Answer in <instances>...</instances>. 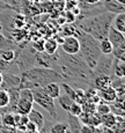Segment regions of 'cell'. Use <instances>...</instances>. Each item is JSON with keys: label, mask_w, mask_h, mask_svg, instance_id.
<instances>
[{"label": "cell", "mask_w": 125, "mask_h": 133, "mask_svg": "<svg viewBox=\"0 0 125 133\" xmlns=\"http://www.w3.org/2000/svg\"><path fill=\"white\" fill-rule=\"evenodd\" d=\"M43 45H44V39H38L32 42V44L30 45L32 49H34L36 52H42L43 51Z\"/></svg>", "instance_id": "obj_32"}, {"label": "cell", "mask_w": 125, "mask_h": 133, "mask_svg": "<svg viewBox=\"0 0 125 133\" xmlns=\"http://www.w3.org/2000/svg\"><path fill=\"white\" fill-rule=\"evenodd\" d=\"M8 102H9L8 90L0 88V109L6 108L8 105Z\"/></svg>", "instance_id": "obj_30"}, {"label": "cell", "mask_w": 125, "mask_h": 133, "mask_svg": "<svg viewBox=\"0 0 125 133\" xmlns=\"http://www.w3.org/2000/svg\"><path fill=\"white\" fill-rule=\"evenodd\" d=\"M62 50L63 52L67 55H76L80 52V42L79 38L74 35L65 36L62 42Z\"/></svg>", "instance_id": "obj_7"}, {"label": "cell", "mask_w": 125, "mask_h": 133, "mask_svg": "<svg viewBox=\"0 0 125 133\" xmlns=\"http://www.w3.org/2000/svg\"><path fill=\"white\" fill-rule=\"evenodd\" d=\"M43 89H44L45 93H47L50 97H52L53 99L57 98V97L62 94V87L58 85L57 82L48 83V85H45L44 87H43Z\"/></svg>", "instance_id": "obj_17"}, {"label": "cell", "mask_w": 125, "mask_h": 133, "mask_svg": "<svg viewBox=\"0 0 125 133\" xmlns=\"http://www.w3.org/2000/svg\"><path fill=\"white\" fill-rule=\"evenodd\" d=\"M1 83H2V73L0 72V87H1Z\"/></svg>", "instance_id": "obj_39"}, {"label": "cell", "mask_w": 125, "mask_h": 133, "mask_svg": "<svg viewBox=\"0 0 125 133\" xmlns=\"http://www.w3.org/2000/svg\"><path fill=\"white\" fill-rule=\"evenodd\" d=\"M19 50L15 49H0V59L7 61V63H13L17 56Z\"/></svg>", "instance_id": "obj_18"}, {"label": "cell", "mask_w": 125, "mask_h": 133, "mask_svg": "<svg viewBox=\"0 0 125 133\" xmlns=\"http://www.w3.org/2000/svg\"><path fill=\"white\" fill-rule=\"evenodd\" d=\"M28 118H29L30 122H32L35 125L37 126L38 130H41L45 124V121H44V117H43L42 112H40L38 110H36L35 108H32L30 110V112L28 114Z\"/></svg>", "instance_id": "obj_13"}, {"label": "cell", "mask_w": 125, "mask_h": 133, "mask_svg": "<svg viewBox=\"0 0 125 133\" xmlns=\"http://www.w3.org/2000/svg\"><path fill=\"white\" fill-rule=\"evenodd\" d=\"M12 66H13V63H7V61H4L0 59V72L1 73L9 72Z\"/></svg>", "instance_id": "obj_33"}, {"label": "cell", "mask_w": 125, "mask_h": 133, "mask_svg": "<svg viewBox=\"0 0 125 133\" xmlns=\"http://www.w3.org/2000/svg\"><path fill=\"white\" fill-rule=\"evenodd\" d=\"M95 112H96V115H98L100 117L104 116V115L111 112L110 105H109V103H107V102H100V103L95 107Z\"/></svg>", "instance_id": "obj_27"}, {"label": "cell", "mask_w": 125, "mask_h": 133, "mask_svg": "<svg viewBox=\"0 0 125 133\" xmlns=\"http://www.w3.org/2000/svg\"><path fill=\"white\" fill-rule=\"evenodd\" d=\"M115 14L110 12H103L94 16L79 20V29L87 32L97 41L104 39L108 36V31L111 27Z\"/></svg>", "instance_id": "obj_2"}, {"label": "cell", "mask_w": 125, "mask_h": 133, "mask_svg": "<svg viewBox=\"0 0 125 133\" xmlns=\"http://www.w3.org/2000/svg\"><path fill=\"white\" fill-rule=\"evenodd\" d=\"M98 97H100L103 102L111 103V102H114L115 99L117 98V91L114 87L109 86V87H107V88L98 90Z\"/></svg>", "instance_id": "obj_11"}, {"label": "cell", "mask_w": 125, "mask_h": 133, "mask_svg": "<svg viewBox=\"0 0 125 133\" xmlns=\"http://www.w3.org/2000/svg\"><path fill=\"white\" fill-rule=\"evenodd\" d=\"M113 61H114L113 55H102L97 61V64L95 65V67L91 71L93 79L96 75H110Z\"/></svg>", "instance_id": "obj_6"}, {"label": "cell", "mask_w": 125, "mask_h": 133, "mask_svg": "<svg viewBox=\"0 0 125 133\" xmlns=\"http://www.w3.org/2000/svg\"><path fill=\"white\" fill-rule=\"evenodd\" d=\"M117 122V116L114 115L113 112H109V114L101 116V125L106 127H111L116 124Z\"/></svg>", "instance_id": "obj_22"}, {"label": "cell", "mask_w": 125, "mask_h": 133, "mask_svg": "<svg viewBox=\"0 0 125 133\" xmlns=\"http://www.w3.org/2000/svg\"><path fill=\"white\" fill-rule=\"evenodd\" d=\"M32 95H34V103L38 104L41 108H43L52 118H57V110L56 104L52 97H50L44 91L43 87H37L32 89Z\"/></svg>", "instance_id": "obj_5"}, {"label": "cell", "mask_w": 125, "mask_h": 133, "mask_svg": "<svg viewBox=\"0 0 125 133\" xmlns=\"http://www.w3.org/2000/svg\"><path fill=\"white\" fill-rule=\"evenodd\" d=\"M98 46H100V51L102 55H111L113 52V44L110 43V41L108 38H104V39H101L98 42Z\"/></svg>", "instance_id": "obj_24"}, {"label": "cell", "mask_w": 125, "mask_h": 133, "mask_svg": "<svg viewBox=\"0 0 125 133\" xmlns=\"http://www.w3.org/2000/svg\"><path fill=\"white\" fill-rule=\"evenodd\" d=\"M111 86L110 75H96L93 79V88L96 90H101L107 87Z\"/></svg>", "instance_id": "obj_12"}, {"label": "cell", "mask_w": 125, "mask_h": 133, "mask_svg": "<svg viewBox=\"0 0 125 133\" xmlns=\"http://www.w3.org/2000/svg\"><path fill=\"white\" fill-rule=\"evenodd\" d=\"M110 75L117 76V78H124V75H125V61L114 58Z\"/></svg>", "instance_id": "obj_15"}, {"label": "cell", "mask_w": 125, "mask_h": 133, "mask_svg": "<svg viewBox=\"0 0 125 133\" xmlns=\"http://www.w3.org/2000/svg\"><path fill=\"white\" fill-rule=\"evenodd\" d=\"M0 133H17V130L14 126H5L0 124Z\"/></svg>", "instance_id": "obj_35"}, {"label": "cell", "mask_w": 125, "mask_h": 133, "mask_svg": "<svg viewBox=\"0 0 125 133\" xmlns=\"http://www.w3.org/2000/svg\"><path fill=\"white\" fill-rule=\"evenodd\" d=\"M95 132H96V127L91 126V125L82 124L80 127V133H95Z\"/></svg>", "instance_id": "obj_34"}, {"label": "cell", "mask_w": 125, "mask_h": 133, "mask_svg": "<svg viewBox=\"0 0 125 133\" xmlns=\"http://www.w3.org/2000/svg\"><path fill=\"white\" fill-rule=\"evenodd\" d=\"M57 98H58V101H59V105L62 107V109L65 110V111H68V109H70L71 104L74 102L70 96L66 95V94H64V95H62V94H60V95L58 96Z\"/></svg>", "instance_id": "obj_25"}, {"label": "cell", "mask_w": 125, "mask_h": 133, "mask_svg": "<svg viewBox=\"0 0 125 133\" xmlns=\"http://www.w3.org/2000/svg\"><path fill=\"white\" fill-rule=\"evenodd\" d=\"M58 43L55 38H49V39L44 41V45H43V51L48 55H55L58 50Z\"/></svg>", "instance_id": "obj_20"}, {"label": "cell", "mask_w": 125, "mask_h": 133, "mask_svg": "<svg viewBox=\"0 0 125 133\" xmlns=\"http://www.w3.org/2000/svg\"><path fill=\"white\" fill-rule=\"evenodd\" d=\"M101 2L106 12L118 14V13H124L125 11L124 4H121L118 0H101Z\"/></svg>", "instance_id": "obj_10"}, {"label": "cell", "mask_w": 125, "mask_h": 133, "mask_svg": "<svg viewBox=\"0 0 125 133\" xmlns=\"http://www.w3.org/2000/svg\"><path fill=\"white\" fill-rule=\"evenodd\" d=\"M0 122L5 126H14L15 127V119L14 112H4L0 115Z\"/></svg>", "instance_id": "obj_23"}, {"label": "cell", "mask_w": 125, "mask_h": 133, "mask_svg": "<svg viewBox=\"0 0 125 133\" xmlns=\"http://www.w3.org/2000/svg\"><path fill=\"white\" fill-rule=\"evenodd\" d=\"M78 1H82V2L88 4V5H95V4L101 2V0H78Z\"/></svg>", "instance_id": "obj_37"}, {"label": "cell", "mask_w": 125, "mask_h": 133, "mask_svg": "<svg viewBox=\"0 0 125 133\" xmlns=\"http://www.w3.org/2000/svg\"><path fill=\"white\" fill-rule=\"evenodd\" d=\"M32 108H34V102L28 101V99L24 98H19V101L16 103L15 112H17L20 115H28Z\"/></svg>", "instance_id": "obj_14"}, {"label": "cell", "mask_w": 125, "mask_h": 133, "mask_svg": "<svg viewBox=\"0 0 125 133\" xmlns=\"http://www.w3.org/2000/svg\"><path fill=\"white\" fill-rule=\"evenodd\" d=\"M76 20V15L74 14L73 12H67L66 13V15H65V21L66 22H71V23H73Z\"/></svg>", "instance_id": "obj_36"}, {"label": "cell", "mask_w": 125, "mask_h": 133, "mask_svg": "<svg viewBox=\"0 0 125 133\" xmlns=\"http://www.w3.org/2000/svg\"><path fill=\"white\" fill-rule=\"evenodd\" d=\"M75 36L79 38V42H80V55L82 56L83 60L87 64L89 70L93 71V68L95 67V65L97 64L98 59L102 56L100 51V46H98V42L100 41H97L96 38L90 36L87 32L80 30L79 28Z\"/></svg>", "instance_id": "obj_3"}, {"label": "cell", "mask_w": 125, "mask_h": 133, "mask_svg": "<svg viewBox=\"0 0 125 133\" xmlns=\"http://www.w3.org/2000/svg\"><path fill=\"white\" fill-rule=\"evenodd\" d=\"M20 78L21 80H20L19 89H34L37 87H44L50 82H63V78L56 70L49 67H41V66H35L25 72H22Z\"/></svg>", "instance_id": "obj_1"}, {"label": "cell", "mask_w": 125, "mask_h": 133, "mask_svg": "<svg viewBox=\"0 0 125 133\" xmlns=\"http://www.w3.org/2000/svg\"><path fill=\"white\" fill-rule=\"evenodd\" d=\"M23 133H40V130H25Z\"/></svg>", "instance_id": "obj_38"}, {"label": "cell", "mask_w": 125, "mask_h": 133, "mask_svg": "<svg viewBox=\"0 0 125 133\" xmlns=\"http://www.w3.org/2000/svg\"><path fill=\"white\" fill-rule=\"evenodd\" d=\"M119 2H121V4H124L125 5V0H118Z\"/></svg>", "instance_id": "obj_40"}, {"label": "cell", "mask_w": 125, "mask_h": 133, "mask_svg": "<svg viewBox=\"0 0 125 133\" xmlns=\"http://www.w3.org/2000/svg\"><path fill=\"white\" fill-rule=\"evenodd\" d=\"M0 49H15V50H16L17 46L15 45L14 41L5 37L4 35L0 32Z\"/></svg>", "instance_id": "obj_28"}, {"label": "cell", "mask_w": 125, "mask_h": 133, "mask_svg": "<svg viewBox=\"0 0 125 133\" xmlns=\"http://www.w3.org/2000/svg\"><path fill=\"white\" fill-rule=\"evenodd\" d=\"M35 58H36V51H35L31 46H27L24 50L19 49L17 56H16V58H15V60L13 61V63L16 65L17 70L22 73V72L28 71L29 68L36 66Z\"/></svg>", "instance_id": "obj_4"}, {"label": "cell", "mask_w": 125, "mask_h": 133, "mask_svg": "<svg viewBox=\"0 0 125 133\" xmlns=\"http://www.w3.org/2000/svg\"><path fill=\"white\" fill-rule=\"evenodd\" d=\"M107 38L110 41V43L113 44L114 48L124 46L125 45V36H124V34L123 32H121V31H118V30H116L113 27H110V29H109Z\"/></svg>", "instance_id": "obj_9"}, {"label": "cell", "mask_w": 125, "mask_h": 133, "mask_svg": "<svg viewBox=\"0 0 125 133\" xmlns=\"http://www.w3.org/2000/svg\"><path fill=\"white\" fill-rule=\"evenodd\" d=\"M14 119H15V127L17 131H25V126H27L29 118L28 115H20L17 112H14Z\"/></svg>", "instance_id": "obj_19"}, {"label": "cell", "mask_w": 125, "mask_h": 133, "mask_svg": "<svg viewBox=\"0 0 125 133\" xmlns=\"http://www.w3.org/2000/svg\"><path fill=\"white\" fill-rule=\"evenodd\" d=\"M68 126H70V133H80V127H81V123L79 121L78 117H74L72 115L68 116V122H67Z\"/></svg>", "instance_id": "obj_21"}, {"label": "cell", "mask_w": 125, "mask_h": 133, "mask_svg": "<svg viewBox=\"0 0 125 133\" xmlns=\"http://www.w3.org/2000/svg\"><path fill=\"white\" fill-rule=\"evenodd\" d=\"M50 133H70V126L67 123H57L50 127Z\"/></svg>", "instance_id": "obj_26"}, {"label": "cell", "mask_w": 125, "mask_h": 133, "mask_svg": "<svg viewBox=\"0 0 125 133\" xmlns=\"http://www.w3.org/2000/svg\"><path fill=\"white\" fill-rule=\"evenodd\" d=\"M111 27L116 30L125 34V13H118L115 14L113 21H111Z\"/></svg>", "instance_id": "obj_16"}, {"label": "cell", "mask_w": 125, "mask_h": 133, "mask_svg": "<svg viewBox=\"0 0 125 133\" xmlns=\"http://www.w3.org/2000/svg\"><path fill=\"white\" fill-rule=\"evenodd\" d=\"M1 1H4V0H1Z\"/></svg>", "instance_id": "obj_43"}, {"label": "cell", "mask_w": 125, "mask_h": 133, "mask_svg": "<svg viewBox=\"0 0 125 133\" xmlns=\"http://www.w3.org/2000/svg\"><path fill=\"white\" fill-rule=\"evenodd\" d=\"M20 80H21V78L19 75H15L14 73L11 72H5L2 73V83L0 88L6 89V90L12 88H19Z\"/></svg>", "instance_id": "obj_8"}, {"label": "cell", "mask_w": 125, "mask_h": 133, "mask_svg": "<svg viewBox=\"0 0 125 133\" xmlns=\"http://www.w3.org/2000/svg\"><path fill=\"white\" fill-rule=\"evenodd\" d=\"M2 31V27H1V23H0V32Z\"/></svg>", "instance_id": "obj_41"}, {"label": "cell", "mask_w": 125, "mask_h": 133, "mask_svg": "<svg viewBox=\"0 0 125 133\" xmlns=\"http://www.w3.org/2000/svg\"><path fill=\"white\" fill-rule=\"evenodd\" d=\"M111 55H113L114 58H116V59L125 61V45H124V46H116V48H114Z\"/></svg>", "instance_id": "obj_31"}, {"label": "cell", "mask_w": 125, "mask_h": 133, "mask_svg": "<svg viewBox=\"0 0 125 133\" xmlns=\"http://www.w3.org/2000/svg\"><path fill=\"white\" fill-rule=\"evenodd\" d=\"M55 1H64V0H55Z\"/></svg>", "instance_id": "obj_42"}, {"label": "cell", "mask_w": 125, "mask_h": 133, "mask_svg": "<svg viewBox=\"0 0 125 133\" xmlns=\"http://www.w3.org/2000/svg\"><path fill=\"white\" fill-rule=\"evenodd\" d=\"M95 133H97V132H95Z\"/></svg>", "instance_id": "obj_44"}, {"label": "cell", "mask_w": 125, "mask_h": 133, "mask_svg": "<svg viewBox=\"0 0 125 133\" xmlns=\"http://www.w3.org/2000/svg\"><path fill=\"white\" fill-rule=\"evenodd\" d=\"M68 112H70V115H72V116L79 117L83 112L82 105H81L80 103H78V102H73V103L71 104L70 109H68Z\"/></svg>", "instance_id": "obj_29"}]
</instances>
